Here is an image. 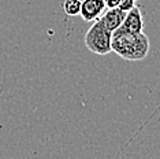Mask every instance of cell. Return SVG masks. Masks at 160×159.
Instances as JSON below:
<instances>
[{
	"mask_svg": "<svg viewBox=\"0 0 160 159\" xmlns=\"http://www.w3.org/2000/svg\"><path fill=\"white\" fill-rule=\"evenodd\" d=\"M122 28H125L129 32H134V33H140L142 32L144 28V19H142V13L138 6H134L133 8H130L126 13L125 19L121 25Z\"/></svg>",
	"mask_w": 160,
	"mask_h": 159,
	"instance_id": "277c9868",
	"label": "cell"
},
{
	"mask_svg": "<svg viewBox=\"0 0 160 159\" xmlns=\"http://www.w3.org/2000/svg\"><path fill=\"white\" fill-rule=\"evenodd\" d=\"M136 6V0H119V4L118 7L123 11H129L130 8H133V7Z\"/></svg>",
	"mask_w": 160,
	"mask_h": 159,
	"instance_id": "52a82bcc",
	"label": "cell"
},
{
	"mask_svg": "<svg viewBox=\"0 0 160 159\" xmlns=\"http://www.w3.org/2000/svg\"><path fill=\"white\" fill-rule=\"evenodd\" d=\"M111 48L126 60H142L149 52V38L142 32L134 33L119 26L112 32Z\"/></svg>",
	"mask_w": 160,
	"mask_h": 159,
	"instance_id": "6da1fadb",
	"label": "cell"
},
{
	"mask_svg": "<svg viewBox=\"0 0 160 159\" xmlns=\"http://www.w3.org/2000/svg\"><path fill=\"white\" fill-rule=\"evenodd\" d=\"M126 11L121 10L119 7H110L107 11L103 13L99 19L103 22V25L107 29H110L111 32H114L115 29H118L122 25L123 19H125Z\"/></svg>",
	"mask_w": 160,
	"mask_h": 159,
	"instance_id": "5b68a950",
	"label": "cell"
},
{
	"mask_svg": "<svg viewBox=\"0 0 160 159\" xmlns=\"http://www.w3.org/2000/svg\"><path fill=\"white\" fill-rule=\"evenodd\" d=\"M63 10L68 17H77L81 13V0H64Z\"/></svg>",
	"mask_w": 160,
	"mask_h": 159,
	"instance_id": "8992f818",
	"label": "cell"
},
{
	"mask_svg": "<svg viewBox=\"0 0 160 159\" xmlns=\"http://www.w3.org/2000/svg\"><path fill=\"white\" fill-rule=\"evenodd\" d=\"M112 32L103 25L100 19L93 21V25L85 34V45L90 52L97 55H107L112 51L111 48Z\"/></svg>",
	"mask_w": 160,
	"mask_h": 159,
	"instance_id": "7a4b0ae2",
	"label": "cell"
},
{
	"mask_svg": "<svg viewBox=\"0 0 160 159\" xmlns=\"http://www.w3.org/2000/svg\"><path fill=\"white\" fill-rule=\"evenodd\" d=\"M107 8L105 0H81L79 15L85 22H93L103 15Z\"/></svg>",
	"mask_w": 160,
	"mask_h": 159,
	"instance_id": "3957f363",
	"label": "cell"
}]
</instances>
